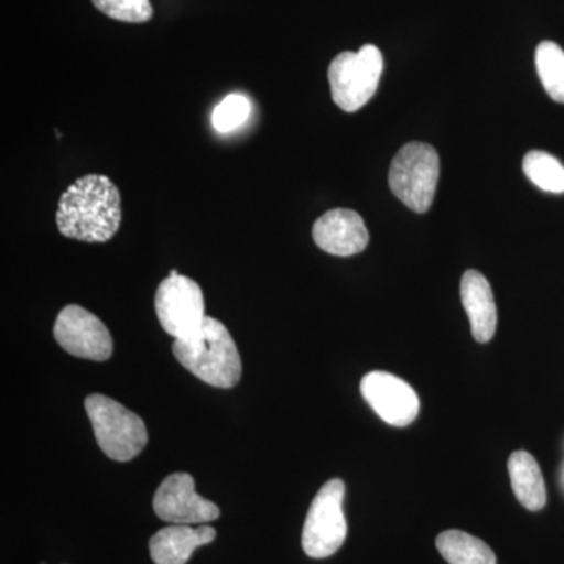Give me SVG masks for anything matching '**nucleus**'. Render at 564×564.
Here are the masks:
<instances>
[{"mask_svg":"<svg viewBox=\"0 0 564 564\" xmlns=\"http://www.w3.org/2000/svg\"><path fill=\"white\" fill-rule=\"evenodd\" d=\"M154 304L162 328L174 339L191 337L207 317L202 288L184 274L163 280L155 292Z\"/></svg>","mask_w":564,"mask_h":564,"instance_id":"nucleus-7","label":"nucleus"},{"mask_svg":"<svg viewBox=\"0 0 564 564\" xmlns=\"http://www.w3.org/2000/svg\"><path fill=\"white\" fill-rule=\"evenodd\" d=\"M85 411L99 447L113 462H131L147 447V425L117 400L93 393L85 399Z\"/></svg>","mask_w":564,"mask_h":564,"instance_id":"nucleus-3","label":"nucleus"},{"mask_svg":"<svg viewBox=\"0 0 564 564\" xmlns=\"http://www.w3.org/2000/svg\"><path fill=\"white\" fill-rule=\"evenodd\" d=\"M364 400L392 426H408L421 411L417 393L402 378L388 372H370L362 378Z\"/></svg>","mask_w":564,"mask_h":564,"instance_id":"nucleus-10","label":"nucleus"},{"mask_svg":"<svg viewBox=\"0 0 564 564\" xmlns=\"http://www.w3.org/2000/svg\"><path fill=\"white\" fill-rule=\"evenodd\" d=\"M154 511L170 524H207L220 518V508L196 492L188 474L169 475L154 494Z\"/></svg>","mask_w":564,"mask_h":564,"instance_id":"nucleus-9","label":"nucleus"},{"mask_svg":"<svg viewBox=\"0 0 564 564\" xmlns=\"http://www.w3.org/2000/svg\"><path fill=\"white\" fill-rule=\"evenodd\" d=\"M436 547L448 564H497L496 554L485 541L462 530L441 533Z\"/></svg>","mask_w":564,"mask_h":564,"instance_id":"nucleus-15","label":"nucleus"},{"mask_svg":"<svg viewBox=\"0 0 564 564\" xmlns=\"http://www.w3.org/2000/svg\"><path fill=\"white\" fill-rule=\"evenodd\" d=\"M91 2L111 20L131 22V24L148 22L154 14L150 0H91Z\"/></svg>","mask_w":564,"mask_h":564,"instance_id":"nucleus-18","label":"nucleus"},{"mask_svg":"<svg viewBox=\"0 0 564 564\" xmlns=\"http://www.w3.org/2000/svg\"><path fill=\"white\" fill-rule=\"evenodd\" d=\"M314 242L333 256L359 254L369 245V231L361 215L350 209H333L314 223Z\"/></svg>","mask_w":564,"mask_h":564,"instance_id":"nucleus-11","label":"nucleus"},{"mask_svg":"<svg viewBox=\"0 0 564 564\" xmlns=\"http://www.w3.org/2000/svg\"><path fill=\"white\" fill-rule=\"evenodd\" d=\"M525 176L541 191L564 193V166L558 159L544 151H530L522 162Z\"/></svg>","mask_w":564,"mask_h":564,"instance_id":"nucleus-17","label":"nucleus"},{"mask_svg":"<svg viewBox=\"0 0 564 564\" xmlns=\"http://www.w3.org/2000/svg\"><path fill=\"white\" fill-rule=\"evenodd\" d=\"M54 336L63 350L76 358L102 362L113 352V340L107 326L77 304L63 307L55 321Z\"/></svg>","mask_w":564,"mask_h":564,"instance_id":"nucleus-8","label":"nucleus"},{"mask_svg":"<svg viewBox=\"0 0 564 564\" xmlns=\"http://www.w3.org/2000/svg\"><path fill=\"white\" fill-rule=\"evenodd\" d=\"M440 155L430 144L413 141L397 152L389 170L393 195L415 214L432 207L440 180Z\"/></svg>","mask_w":564,"mask_h":564,"instance_id":"nucleus-4","label":"nucleus"},{"mask_svg":"<svg viewBox=\"0 0 564 564\" xmlns=\"http://www.w3.org/2000/svg\"><path fill=\"white\" fill-rule=\"evenodd\" d=\"M511 486L522 507L530 511H540L547 502V491L540 464L529 452L518 451L508 459Z\"/></svg>","mask_w":564,"mask_h":564,"instance_id":"nucleus-14","label":"nucleus"},{"mask_svg":"<svg viewBox=\"0 0 564 564\" xmlns=\"http://www.w3.org/2000/svg\"><path fill=\"white\" fill-rule=\"evenodd\" d=\"M250 101L242 95H229L212 113V124L218 132L228 133L236 131L250 117Z\"/></svg>","mask_w":564,"mask_h":564,"instance_id":"nucleus-19","label":"nucleus"},{"mask_svg":"<svg viewBox=\"0 0 564 564\" xmlns=\"http://www.w3.org/2000/svg\"><path fill=\"white\" fill-rule=\"evenodd\" d=\"M462 300L474 339L480 344L489 343L497 329V307L491 285L484 274L477 270H467L463 274Z\"/></svg>","mask_w":564,"mask_h":564,"instance_id":"nucleus-13","label":"nucleus"},{"mask_svg":"<svg viewBox=\"0 0 564 564\" xmlns=\"http://www.w3.org/2000/svg\"><path fill=\"white\" fill-rule=\"evenodd\" d=\"M58 231L80 242H109L120 231L121 195L102 174H87L70 184L58 203Z\"/></svg>","mask_w":564,"mask_h":564,"instance_id":"nucleus-1","label":"nucleus"},{"mask_svg":"<svg viewBox=\"0 0 564 564\" xmlns=\"http://www.w3.org/2000/svg\"><path fill=\"white\" fill-rule=\"evenodd\" d=\"M173 352L182 367L214 388H234L242 377L237 345L217 318L206 317L198 332L174 340Z\"/></svg>","mask_w":564,"mask_h":564,"instance_id":"nucleus-2","label":"nucleus"},{"mask_svg":"<svg viewBox=\"0 0 564 564\" xmlns=\"http://www.w3.org/2000/svg\"><path fill=\"white\" fill-rule=\"evenodd\" d=\"M538 76L544 90L556 102L564 104V51L552 41H543L534 54Z\"/></svg>","mask_w":564,"mask_h":564,"instance_id":"nucleus-16","label":"nucleus"},{"mask_svg":"<svg viewBox=\"0 0 564 564\" xmlns=\"http://www.w3.org/2000/svg\"><path fill=\"white\" fill-rule=\"evenodd\" d=\"M176 274H180V273H177V270H172V272H170L169 276H176Z\"/></svg>","mask_w":564,"mask_h":564,"instance_id":"nucleus-20","label":"nucleus"},{"mask_svg":"<svg viewBox=\"0 0 564 564\" xmlns=\"http://www.w3.org/2000/svg\"><path fill=\"white\" fill-rule=\"evenodd\" d=\"M217 538L214 527L173 524L159 530L150 541V554L155 564H187L196 549Z\"/></svg>","mask_w":564,"mask_h":564,"instance_id":"nucleus-12","label":"nucleus"},{"mask_svg":"<svg viewBox=\"0 0 564 564\" xmlns=\"http://www.w3.org/2000/svg\"><path fill=\"white\" fill-rule=\"evenodd\" d=\"M344 499L345 484L334 478L311 503L302 536L303 551L311 558H328L343 547L348 533Z\"/></svg>","mask_w":564,"mask_h":564,"instance_id":"nucleus-6","label":"nucleus"},{"mask_svg":"<svg viewBox=\"0 0 564 564\" xmlns=\"http://www.w3.org/2000/svg\"><path fill=\"white\" fill-rule=\"evenodd\" d=\"M383 69V54L373 44L337 55L328 69L333 101L348 113L362 109L377 93Z\"/></svg>","mask_w":564,"mask_h":564,"instance_id":"nucleus-5","label":"nucleus"}]
</instances>
